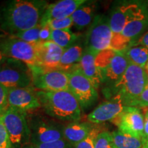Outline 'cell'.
I'll return each instance as SVG.
<instances>
[{
	"label": "cell",
	"instance_id": "1",
	"mask_svg": "<svg viewBox=\"0 0 148 148\" xmlns=\"http://www.w3.org/2000/svg\"><path fill=\"white\" fill-rule=\"evenodd\" d=\"M48 5L43 0H13L0 11V25L3 32L14 35L40 24Z\"/></svg>",
	"mask_w": 148,
	"mask_h": 148
},
{
	"label": "cell",
	"instance_id": "2",
	"mask_svg": "<svg viewBox=\"0 0 148 148\" xmlns=\"http://www.w3.org/2000/svg\"><path fill=\"white\" fill-rule=\"evenodd\" d=\"M40 105L48 115L64 121H78L82 108L69 90L59 91L35 90Z\"/></svg>",
	"mask_w": 148,
	"mask_h": 148
},
{
	"label": "cell",
	"instance_id": "3",
	"mask_svg": "<svg viewBox=\"0 0 148 148\" xmlns=\"http://www.w3.org/2000/svg\"><path fill=\"white\" fill-rule=\"evenodd\" d=\"M148 81V74L145 68L129 63L121 80L114 86L118 95L126 107H136L138 99Z\"/></svg>",
	"mask_w": 148,
	"mask_h": 148
},
{
	"label": "cell",
	"instance_id": "4",
	"mask_svg": "<svg viewBox=\"0 0 148 148\" xmlns=\"http://www.w3.org/2000/svg\"><path fill=\"white\" fill-rule=\"evenodd\" d=\"M0 83L8 89L32 87V69L21 60L5 58L0 66Z\"/></svg>",
	"mask_w": 148,
	"mask_h": 148
},
{
	"label": "cell",
	"instance_id": "5",
	"mask_svg": "<svg viewBox=\"0 0 148 148\" xmlns=\"http://www.w3.org/2000/svg\"><path fill=\"white\" fill-rule=\"evenodd\" d=\"M112 38L109 17L101 14L96 15L86 33L84 49L97 56L110 47Z\"/></svg>",
	"mask_w": 148,
	"mask_h": 148
},
{
	"label": "cell",
	"instance_id": "6",
	"mask_svg": "<svg viewBox=\"0 0 148 148\" xmlns=\"http://www.w3.org/2000/svg\"><path fill=\"white\" fill-rule=\"evenodd\" d=\"M37 43H29L12 35L0 36V49L3 55L21 60L30 67L38 66Z\"/></svg>",
	"mask_w": 148,
	"mask_h": 148
},
{
	"label": "cell",
	"instance_id": "7",
	"mask_svg": "<svg viewBox=\"0 0 148 148\" xmlns=\"http://www.w3.org/2000/svg\"><path fill=\"white\" fill-rule=\"evenodd\" d=\"M1 116L12 147L18 148L21 145H26L30 141L31 133L25 112L8 107Z\"/></svg>",
	"mask_w": 148,
	"mask_h": 148
},
{
	"label": "cell",
	"instance_id": "8",
	"mask_svg": "<svg viewBox=\"0 0 148 148\" xmlns=\"http://www.w3.org/2000/svg\"><path fill=\"white\" fill-rule=\"evenodd\" d=\"M69 77V90L76 98L82 109L92 106L97 101V89L84 75L79 65L67 72Z\"/></svg>",
	"mask_w": 148,
	"mask_h": 148
},
{
	"label": "cell",
	"instance_id": "9",
	"mask_svg": "<svg viewBox=\"0 0 148 148\" xmlns=\"http://www.w3.org/2000/svg\"><path fill=\"white\" fill-rule=\"evenodd\" d=\"M33 75V86L43 91L69 90L67 72L62 70L44 69L40 66L30 67Z\"/></svg>",
	"mask_w": 148,
	"mask_h": 148
},
{
	"label": "cell",
	"instance_id": "10",
	"mask_svg": "<svg viewBox=\"0 0 148 148\" xmlns=\"http://www.w3.org/2000/svg\"><path fill=\"white\" fill-rule=\"evenodd\" d=\"M148 12V3L130 1L122 3L111 12L109 23L112 36L119 34L127 23Z\"/></svg>",
	"mask_w": 148,
	"mask_h": 148
},
{
	"label": "cell",
	"instance_id": "11",
	"mask_svg": "<svg viewBox=\"0 0 148 148\" xmlns=\"http://www.w3.org/2000/svg\"><path fill=\"white\" fill-rule=\"evenodd\" d=\"M129 62L122 51L116 53L99 68L102 76V84L107 88L114 89L121 80L128 66Z\"/></svg>",
	"mask_w": 148,
	"mask_h": 148
},
{
	"label": "cell",
	"instance_id": "12",
	"mask_svg": "<svg viewBox=\"0 0 148 148\" xmlns=\"http://www.w3.org/2000/svg\"><path fill=\"white\" fill-rule=\"evenodd\" d=\"M118 130L142 139L144 132V116L138 107H126L119 117L112 121Z\"/></svg>",
	"mask_w": 148,
	"mask_h": 148
},
{
	"label": "cell",
	"instance_id": "13",
	"mask_svg": "<svg viewBox=\"0 0 148 148\" xmlns=\"http://www.w3.org/2000/svg\"><path fill=\"white\" fill-rule=\"evenodd\" d=\"M126 108L118 95L106 101H103L97 108L88 114L87 119L90 123L95 124L105 123V122L116 119L121 115Z\"/></svg>",
	"mask_w": 148,
	"mask_h": 148
},
{
	"label": "cell",
	"instance_id": "14",
	"mask_svg": "<svg viewBox=\"0 0 148 148\" xmlns=\"http://www.w3.org/2000/svg\"><path fill=\"white\" fill-rule=\"evenodd\" d=\"M8 107L25 112L41 107L32 87L8 89Z\"/></svg>",
	"mask_w": 148,
	"mask_h": 148
},
{
	"label": "cell",
	"instance_id": "15",
	"mask_svg": "<svg viewBox=\"0 0 148 148\" xmlns=\"http://www.w3.org/2000/svg\"><path fill=\"white\" fill-rule=\"evenodd\" d=\"M30 130V141L32 145L50 143L64 138L62 129L53 123L37 120L29 125Z\"/></svg>",
	"mask_w": 148,
	"mask_h": 148
},
{
	"label": "cell",
	"instance_id": "16",
	"mask_svg": "<svg viewBox=\"0 0 148 148\" xmlns=\"http://www.w3.org/2000/svg\"><path fill=\"white\" fill-rule=\"evenodd\" d=\"M63 48L52 41L37 43L38 66L48 69H58L64 51Z\"/></svg>",
	"mask_w": 148,
	"mask_h": 148
},
{
	"label": "cell",
	"instance_id": "17",
	"mask_svg": "<svg viewBox=\"0 0 148 148\" xmlns=\"http://www.w3.org/2000/svg\"><path fill=\"white\" fill-rule=\"evenodd\" d=\"M86 0H61L48 5L40 24L45 26L48 22L54 19L67 18L71 16Z\"/></svg>",
	"mask_w": 148,
	"mask_h": 148
},
{
	"label": "cell",
	"instance_id": "18",
	"mask_svg": "<svg viewBox=\"0 0 148 148\" xmlns=\"http://www.w3.org/2000/svg\"><path fill=\"white\" fill-rule=\"evenodd\" d=\"M96 56H97L84 49L78 65L84 75L89 79L94 87L97 89L102 84V76L95 64Z\"/></svg>",
	"mask_w": 148,
	"mask_h": 148
},
{
	"label": "cell",
	"instance_id": "19",
	"mask_svg": "<svg viewBox=\"0 0 148 148\" xmlns=\"http://www.w3.org/2000/svg\"><path fill=\"white\" fill-rule=\"evenodd\" d=\"M92 128L89 123L74 121L64 126L62 133L64 139L74 146L87 137Z\"/></svg>",
	"mask_w": 148,
	"mask_h": 148
},
{
	"label": "cell",
	"instance_id": "20",
	"mask_svg": "<svg viewBox=\"0 0 148 148\" xmlns=\"http://www.w3.org/2000/svg\"><path fill=\"white\" fill-rule=\"evenodd\" d=\"M96 8L95 3L87 1L80 5L71 16L74 26L79 30L90 26L96 16Z\"/></svg>",
	"mask_w": 148,
	"mask_h": 148
},
{
	"label": "cell",
	"instance_id": "21",
	"mask_svg": "<svg viewBox=\"0 0 148 148\" xmlns=\"http://www.w3.org/2000/svg\"><path fill=\"white\" fill-rule=\"evenodd\" d=\"M84 50L82 46L78 44H74L66 49L61 57L58 69L68 72L76 66L80 61Z\"/></svg>",
	"mask_w": 148,
	"mask_h": 148
},
{
	"label": "cell",
	"instance_id": "22",
	"mask_svg": "<svg viewBox=\"0 0 148 148\" xmlns=\"http://www.w3.org/2000/svg\"><path fill=\"white\" fill-rule=\"evenodd\" d=\"M122 52L128 60L129 63L145 68L148 62V49L147 48L142 45H134L130 46Z\"/></svg>",
	"mask_w": 148,
	"mask_h": 148
},
{
	"label": "cell",
	"instance_id": "23",
	"mask_svg": "<svg viewBox=\"0 0 148 148\" xmlns=\"http://www.w3.org/2000/svg\"><path fill=\"white\" fill-rule=\"evenodd\" d=\"M111 136L113 148H143L142 139L119 130L111 132Z\"/></svg>",
	"mask_w": 148,
	"mask_h": 148
},
{
	"label": "cell",
	"instance_id": "24",
	"mask_svg": "<svg viewBox=\"0 0 148 148\" xmlns=\"http://www.w3.org/2000/svg\"><path fill=\"white\" fill-rule=\"evenodd\" d=\"M78 36V34L71 30H52L50 41L55 42L60 47L66 49L75 44Z\"/></svg>",
	"mask_w": 148,
	"mask_h": 148
},
{
	"label": "cell",
	"instance_id": "25",
	"mask_svg": "<svg viewBox=\"0 0 148 148\" xmlns=\"http://www.w3.org/2000/svg\"><path fill=\"white\" fill-rule=\"evenodd\" d=\"M42 25L38 24V25L32 28L18 32L17 34L12 35L19 38L24 41L29 42V43H37L40 42V32L41 30Z\"/></svg>",
	"mask_w": 148,
	"mask_h": 148
},
{
	"label": "cell",
	"instance_id": "26",
	"mask_svg": "<svg viewBox=\"0 0 148 148\" xmlns=\"http://www.w3.org/2000/svg\"><path fill=\"white\" fill-rule=\"evenodd\" d=\"M45 25H48L51 30H70L73 25V21L71 16L67 18L54 19L49 21Z\"/></svg>",
	"mask_w": 148,
	"mask_h": 148
},
{
	"label": "cell",
	"instance_id": "27",
	"mask_svg": "<svg viewBox=\"0 0 148 148\" xmlns=\"http://www.w3.org/2000/svg\"><path fill=\"white\" fill-rule=\"evenodd\" d=\"M95 148H113L111 133L101 131L95 139Z\"/></svg>",
	"mask_w": 148,
	"mask_h": 148
},
{
	"label": "cell",
	"instance_id": "28",
	"mask_svg": "<svg viewBox=\"0 0 148 148\" xmlns=\"http://www.w3.org/2000/svg\"><path fill=\"white\" fill-rule=\"evenodd\" d=\"M99 132L98 128H92L87 137L74 145V148H95V139Z\"/></svg>",
	"mask_w": 148,
	"mask_h": 148
},
{
	"label": "cell",
	"instance_id": "29",
	"mask_svg": "<svg viewBox=\"0 0 148 148\" xmlns=\"http://www.w3.org/2000/svg\"><path fill=\"white\" fill-rule=\"evenodd\" d=\"M0 148H12V142L3 124L1 116H0Z\"/></svg>",
	"mask_w": 148,
	"mask_h": 148
},
{
	"label": "cell",
	"instance_id": "30",
	"mask_svg": "<svg viewBox=\"0 0 148 148\" xmlns=\"http://www.w3.org/2000/svg\"><path fill=\"white\" fill-rule=\"evenodd\" d=\"M38 148H74V146L66 141L64 138L50 142V143L38 144L35 145Z\"/></svg>",
	"mask_w": 148,
	"mask_h": 148
},
{
	"label": "cell",
	"instance_id": "31",
	"mask_svg": "<svg viewBox=\"0 0 148 148\" xmlns=\"http://www.w3.org/2000/svg\"><path fill=\"white\" fill-rule=\"evenodd\" d=\"M8 108V88L0 83V116Z\"/></svg>",
	"mask_w": 148,
	"mask_h": 148
},
{
	"label": "cell",
	"instance_id": "32",
	"mask_svg": "<svg viewBox=\"0 0 148 148\" xmlns=\"http://www.w3.org/2000/svg\"><path fill=\"white\" fill-rule=\"evenodd\" d=\"M138 106L148 107V81L138 100L136 107Z\"/></svg>",
	"mask_w": 148,
	"mask_h": 148
},
{
	"label": "cell",
	"instance_id": "33",
	"mask_svg": "<svg viewBox=\"0 0 148 148\" xmlns=\"http://www.w3.org/2000/svg\"><path fill=\"white\" fill-rule=\"evenodd\" d=\"M51 29L48 25L42 27L40 32V42L50 41Z\"/></svg>",
	"mask_w": 148,
	"mask_h": 148
},
{
	"label": "cell",
	"instance_id": "34",
	"mask_svg": "<svg viewBox=\"0 0 148 148\" xmlns=\"http://www.w3.org/2000/svg\"><path fill=\"white\" fill-rule=\"evenodd\" d=\"M148 139V110L145 112L144 115V132L142 138V141Z\"/></svg>",
	"mask_w": 148,
	"mask_h": 148
},
{
	"label": "cell",
	"instance_id": "35",
	"mask_svg": "<svg viewBox=\"0 0 148 148\" xmlns=\"http://www.w3.org/2000/svg\"><path fill=\"white\" fill-rule=\"evenodd\" d=\"M135 45H142L143 46V47L147 48V49H148V31L147 32H146L143 36L140 37Z\"/></svg>",
	"mask_w": 148,
	"mask_h": 148
},
{
	"label": "cell",
	"instance_id": "36",
	"mask_svg": "<svg viewBox=\"0 0 148 148\" xmlns=\"http://www.w3.org/2000/svg\"><path fill=\"white\" fill-rule=\"evenodd\" d=\"M6 57L4 55H3V53H2V51H1V49H0V66L2 64V63L3 62V61L5 60V59Z\"/></svg>",
	"mask_w": 148,
	"mask_h": 148
},
{
	"label": "cell",
	"instance_id": "37",
	"mask_svg": "<svg viewBox=\"0 0 148 148\" xmlns=\"http://www.w3.org/2000/svg\"><path fill=\"white\" fill-rule=\"evenodd\" d=\"M143 148H148V139L143 140Z\"/></svg>",
	"mask_w": 148,
	"mask_h": 148
},
{
	"label": "cell",
	"instance_id": "38",
	"mask_svg": "<svg viewBox=\"0 0 148 148\" xmlns=\"http://www.w3.org/2000/svg\"><path fill=\"white\" fill-rule=\"evenodd\" d=\"M22 148H38V147H37L36 146H35L32 144V145H26L23 146Z\"/></svg>",
	"mask_w": 148,
	"mask_h": 148
},
{
	"label": "cell",
	"instance_id": "39",
	"mask_svg": "<svg viewBox=\"0 0 148 148\" xmlns=\"http://www.w3.org/2000/svg\"><path fill=\"white\" fill-rule=\"evenodd\" d=\"M145 69H147V71H148V62H147V64H146V66H145Z\"/></svg>",
	"mask_w": 148,
	"mask_h": 148
}]
</instances>
